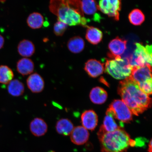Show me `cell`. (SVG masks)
Returning a JSON list of instances; mask_svg holds the SVG:
<instances>
[{
    "label": "cell",
    "mask_w": 152,
    "mask_h": 152,
    "mask_svg": "<svg viewBox=\"0 0 152 152\" xmlns=\"http://www.w3.org/2000/svg\"><path fill=\"white\" fill-rule=\"evenodd\" d=\"M118 91L133 115L138 116L151 107V98L130 77L120 82Z\"/></svg>",
    "instance_id": "1"
},
{
    "label": "cell",
    "mask_w": 152,
    "mask_h": 152,
    "mask_svg": "<svg viewBox=\"0 0 152 152\" xmlns=\"http://www.w3.org/2000/svg\"><path fill=\"white\" fill-rule=\"evenodd\" d=\"M98 137L102 152L126 151L130 147L132 140L128 133L121 128Z\"/></svg>",
    "instance_id": "2"
},
{
    "label": "cell",
    "mask_w": 152,
    "mask_h": 152,
    "mask_svg": "<svg viewBox=\"0 0 152 152\" xmlns=\"http://www.w3.org/2000/svg\"><path fill=\"white\" fill-rule=\"evenodd\" d=\"M49 8L58 17V20L68 26H87L88 21L86 18L70 7L66 0H50Z\"/></svg>",
    "instance_id": "3"
},
{
    "label": "cell",
    "mask_w": 152,
    "mask_h": 152,
    "mask_svg": "<svg viewBox=\"0 0 152 152\" xmlns=\"http://www.w3.org/2000/svg\"><path fill=\"white\" fill-rule=\"evenodd\" d=\"M104 68L106 73L114 78L124 80L130 76L133 66L128 58L121 56L106 60Z\"/></svg>",
    "instance_id": "4"
},
{
    "label": "cell",
    "mask_w": 152,
    "mask_h": 152,
    "mask_svg": "<svg viewBox=\"0 0 152 152\" xmlns=\"http://www.w3.org/2000/svg\"><path fill=\"white\" fill-rule=\"evenodd\" d=\"M136 48L133 54L127 57L131 65L134 66L152 65V46L136 43Z\"/></svg>",
    "instance_id": "5"
},
{
    "label": "cell",
    "mask_w": 152,
    "mask_h": 152,
    "mask_svg": "<svg viewBox=\"0 0 152 152\" xmlns=\"http://www.w3.org/2000/svg\"><path fill=\"white\" fill-rule=\"evenodd\" d=\"M106 112L111 114L114 118L121 123H129L132 120V112L121 100H114L110 104Z\"/></svg>",
    "instance_id": "6"
},
{
    "label": "cell",
    "mask_w": 152,
    "mask_h": 152,
    "mask_svg": "<svg viewBox=\"0 0 152 152\" xmlns=\"http://www.w3.org/2000/svg\"><path fill=\"white\" fill-rule=\"evenodd\" d=\"M121 5V0H100L98 7L103 14L118 20Z\"/></svg>",
    "instance_id": "7"
},
{
    "label": "cell",
    "mask_w": 152,
    "mask_h": 152,
    "mask_svg": "<svg viewBox=\"0 0 152 152\" xmlns=\"http://www.w3.org/2000/svg\"><path fill=\"white\" fill-rule=\"evenodd\" d=\"M152 66L147 65L144 66H133L130 77L139 86L152 81Z\"/></svg>",
    "instance_id": "8"
},
{
    "label": "cell",
    "mask_w": 152,
    "mask_h": 152,
    "mask_svg": "<svg viewBox=\"0 0 152 152\" xmlns=\"http://www.w3.org/2000/svg\"><path fill=\"white\" fill-rule=\"evenodd\" d=\"M127 41L117 37L110 42L108 48L110 52L108 56L111 58L121 57L126 49Z\"/></svg>",
    "instance_id": "9"
},
{
    "label": "cell",
    "mask_w": 152,
    "mask_h": 152,
    "mask_svg": "<svg viewBox=\"0 0 152 152\" xmlns=\"http://www.w3.org/2000/svg\"><path fill=\"white\" fill-rule=\"evenodd\" d=\"M81 2L83 14L91 17L95 21L100 22L101 17L98 12L100 10L95 0H82Z\"/></svg>",
    "instance_id": "10"
},
{
    "label": "cell",
    "mask_w": 152,
    "mask_h": 152,
    "mask_svg": "<svg viewBox=\"0 0 152 152\" xmlns=\"http://www.w3.org/2000/svg\"><path fill=\"white\" fill-rule=\"evenodd\" d=\"M26 84L30 91L35 94L42 92L45 86L43 78L37 73L31 74L29 76L26 80Z\"/></svg>",
    "instance_id": "11"
},
{
    "label": "cell",
    "mask_w": 152,
    "mask_h": 152,
    "mask_svg": "<svg viewBox=\"0 0 152 152\" xmlns=\"http://www.w3.org/2000/svg\"><path fill=\"white\" fill-rule=\"evenodd\" d=\"M81 120L83 126L87 130L93 131L98 125V117L94 110H86L82 114Z\"/></svg>",
    "instance_id": "12"
},
{
    "label": "cell",
    "mask_w": 152,
    "mask_h": 152,
    "mask_svg": "<svg viewBox=\"0 0 152 152\" xmlns=\"http://www.w3.org/2000/svg\"><path fill=\"white\" fill-rule=\"evenodd\" d=\"M70 135L72 142L77 145L85 143L88 140L90 135L88 131L83 126L75 127Z\"/></svg>",
    "instance_id": "13"
},
{
    "label": "cell",
    "mask_w": 152,
    "mask_h": 152,
    "mask_svg": "<svg viewBox=\"0 0 152 152\" xmlns=\"http://www.w3.org/2000/svg\"><path fill=\"white\" fill-rule=\"evenodd\" d=\"M84 69L87 73L92 77H98L104 71V64L95 59L88 60L85 63Z\"/></svg>",
    "instance_id": "14"
},
{
    "label": "cell",
    "mask_w": 152,
    "mask_h": 152,
    "mask_svg": "<svg viewBox=\"0 0 152 152\" xmlns=\"http://www.w3.org/2000/svg\"><path fill=\"white\" fill-rule=\"evenodd\" d=\"M106 114L103 124L100 126L98 135H102L106 132H113L121 128L116 122L115 119L111 114L107 112H106Z\"/></svg>",
    "instance_id": "15"
},
{
    "label": "cell",
    "mask_w": 152,
    "mask_h": 152,
    "mask_svg": "<svg viewBox=\"0 0 152 152\" xmlns=\"http://www.w3.org/2000/svg\"><path fill=\"white\" fill-rule=\"evenodd\" d=\"M30 129L34 135L40 137L46 134L48 130V125L43 119L36 118L30 122Z\"/></svg>",
    "instance_id": "16"
},
{
    "label": "cell",
    "mask_w": 152,
    "mask_h": 152,
    "mask_svg": "<svg viewBox=\"0 0 152 152\" xmlns=\"http://www.w3.org/2000/svg\"><path fill=\"white\" fill-rule=\"evenodd\" d=\"M17 70L18 73L23 76L31 75L34 70L33 61L27 58L21 59L17 62Z\"/></svg>",
    "instance_id": "17"
},
{
    "label": "cell",
    "mask_w": 152,
    "mask_h": 152,
    "mask_svg": "<svg viewBox=\"0 0 152 152\" xmlns=\"http://www.w3.org/2000/svg\"><path fill=\"white\" fill-rule=\"evenodd\" d=\"M107 93L103 88L96 87L91 90L90 97L93 103L96 104H102L105 102L107 98Z\"/></svg>",
    "instance_id": "18"
},
{
    "label": "cell",
    "mask_w": 152,
    "mask_h": 152,
    "mask_svg": "<svg viewBox=\"0 0 152 152\" xmlns=\"http://www.w3.org/2000/svg\"><path fill=\"white\" fill-rule=\"evenodd\" d=\"M18 52L20 56L26 58L31 56L35 53V45L31 41L24 39L19 43Z\"/></svg>",
    "instance_id": "19"
},
{
    "label": "cell",
    "mask_w": 152,
    "mask_h": 152,
    "mask_svg": "<svg viewBox=\"0 0 152 152\" xmlns=\"http://www.w3.org/2000/svg\"><path fill=\"white\" fill-rule=\"evenodd\" d=\"M74 128L73 124L69 119L62 118L56 124V129L58 134L64 136H68L71 134Z\"/></svg>",
    "instance_id": "20"
},
{
    "label": "cell",
    "mask_w": 152,
    "mask_h": 152,
    "mask_svg": "<svg viewBox=\"0 0 152 152\" xmlns=\"http://www.w3.org/2000/svg\"><path fill=\"white\" fill-rule=\"evenodd\" d=\"M86 38L89 42L96 45L102 41L103 34L98 28L93 26H87Z\"/></svg>",
    "instance_id": "21"
},
{
    "label": "cell",
    "mask_w": 152,
    "mask_h": 152,
    "mask_svg": "<svg viewBox=\"0 0 152 152\" xmlns=\"http://www.w3.org/2000/svg\"><path fill=\"white\" fill-rule=\"evenodd\" d=\"M7 91L9 94L14 96H22L25 90L23 83L18 79L11 80L7 85Z\"/></svg>",
    "instance_id": "22"
},
{
    "label": "cell",
    "mask_w": 152,
    "mask_h": 152,
    "mask_svg": "<svg viewBox=\"0 0 152 152\" xmlns=\"http://www.w3.org/2000/svg\"><path fill=\"white\" fill-rule=\"evenodd\" d=\"M85 42L79 37H72L68 41L67 47L72 53L77 54L82 52L84 48Z\"/></svg>",
    "instance_id": "23"
},
{
    "label": "cell",
    "mask_w": 152,
    "mask_h": 152,
    "mask_svg": "<svg viewBox=\"0 0 152 152\" xmlns=\"http://www.w3.org/2000/svg\"><path fill=\"white\" fill-rule=\"evenodd\" d=\"M28 26L33 29H38L42 27L45 23L42 15L39 13L33 12L29 15L27 19Z\"/></svg>",
    "instance_id": "24"
},
{
    "label": "cell",
    "mask_w": 152,
    "mask_h": 152,
    "mask_svg": "<svg viewBox=\"0 0 152 152\" xmlns=\"http://www.w3.org/2000/svg\"><path fill=\"white\" fill-rule=\"evenodd\" d=\"M14 73L12 70L6 65L0 66V83L8 84L14 77Z\"/></svg>",
    "instance_id": "25"
},
{
    "label": "cell",
    "mask_w": 152,
    "mask_h": 152,
    "mask_svg": "<svg viewBox=\"0 0 152 152\" xmlns=\"http://www.w3.org/2000/svg\"><path fill=\"white\" fill-rule=\"evenodd\" d=\"M129 21L134 26L140 25L145 20V17L143 13L138 9H134L129 15Z\"/></svg>",
    "instance_id": "26"
},
{
    "label": "cell",
    "mask_w": 152,
    "mask_h": 152,
    "mask_svg": "<svg viewBox=\"0 0 152 152\" xmlns=\"http://www.w3.org/2000/svg\"><path fill=\"white\" fill-rule=\"evenodd\" d=\"M68 27V25L58 20L54 26V33L57 36H62Z\"/></svg>",
    "instance_id": "27"
},
{
    "label": "cell",
    "mask_w": 152,
    "mask_h": 152,
    "mask_svg": "<svg viewBox=\"0 0 152 152\" xmlns=\"http://www.w3.org/2000/svg\"><path fill=\"white\" fill-rule=\"evenodd\" d=\"M69 7L79 12L82 16L85 18L82 7L81 0H66Z\"/></svg>",
    "instance_id": "28"
},
{
    "label": "cell",
    "mask_w": 152,
    "mask_h": 152,
    "mask_svg": "<svg viewBox=\"0 0 152 152\" xmlns=\"http://www.w3.org/2000/svg\"><path fill=\"white\" fill-rule=\"evenodd\" d=\"M4 44V39L2 36L0 35V49L3 47Z\"/></svg>",
    "instance_id": "29"
},
{
    "label": "cell",
    "mask_w": 152,
    "mask_h": 152,
    "mask_svg": "<svg viewBox=\"0 0 152 152\" xmlns=\"http://www.w3.org/2000/svg\"><path fill=\"white\" fill-rule=\"evenodd\" d=\"M152 140H151V141H150L149 142V147H148V152H152Z\"/></svg>",
    "instance_id": "30"
},
{
    "label": "cell",
    "mask_w": 152,
    "mask_h": 152,
    "mask_svg": "<svg viewBox=\"0 0 152 152\" xmlns=\"http://www.w3.org/2000/svg\"><path fill=\"white\" fill-rule=\"evenodd\" d=\"M6 0H0V2L2 3H3L5 2V1Z\"/></svg>",
    "instance_id": "31"
},
{
    "label": "cell",
    "mask_w": 152,
    "mask_h": 152,
    "mask_svg": "<svg viewBox=\"0 0 152 152\" xmlns=\"http://www.w3.org/2000/svg\"><path fill=\"white\" fill-rule=\"evenodd\" d=\"M48 152H55L54 151H49Z\"/></svg>",
    "instance_id": "32"
}]
</instances>
